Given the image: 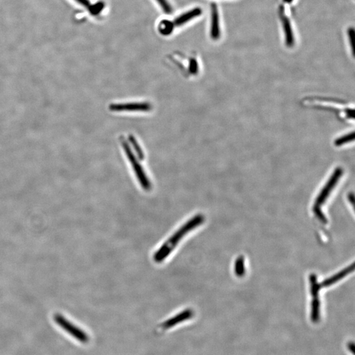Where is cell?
<instances>
[{"label": "cell", "instance_id": "15", "mask_svg": "<svg viewBox=\"0 0 355 355\" xmlns=\"http://www.w3.org/2000/svg\"><path fill=\"white\" fill-rule=\"evenodd\" d=\"M75 1H77L78 3L80 4V5L84 6V7H86L90 8L91 6L90 1H89V0H75Z\"/></svg>", "mask_w": 355, "mask_h": 355}, {"label": "cell", "instance_id": "12", "mask_svg": "<svg viewBox=\"0 0 355 355\" xmlns=\"http://www.w3.org/2000/svg\"><path fill=\"white\" fill-rule=\"evenodd\" d=\"M165 13L170 14L172 13V7L167 0H156Z\"/></svg>", "mask_w": 355, "mask_h": 355}, {"label": "cell", "instance_id": "4", "mask_svg": "<svg viewBox=\"0 0 355 355\" xmlns=\"http://www.w3.org/2000/svg\"><path fill=\"white\" fill-rule=\"evenodd\" d=\"M193 316V311L191 309H187L183 310V312H179L177 315L173 316V318H169V320L163 322L161 324V328L163 330H168L171 328H173L175 326L178 325L181 322L190 319Z\"/></svg>", "mask_w": 355, "mask_h": 355}, {"label": "cell", "instance_id": "10", "mask_svg": "<svg viewBox=\"0 0 355 355\" xmlns=\"http://www.w3.org/2000/svg\"><path fill=\"white\" fill-rule=\"evenodd\" d=\"M173 28H174V24L171 21H163L159 25V29L161 34L168 35L172 32Z\"/></svg>", "mask_w": 355, "mask_h": 355}, {"label": "cell", "instance_id": "13", "mask_svg": "<svg viewBox=\"0 0 355 355\" xmlns=\"http://www.w3.org/2000/svg\"><path fill=\"white\" fill-rule=\"evenodd\" d=\"M103 7H104V6L102 5V4H101V5H98V4H97L96 5H91L90 8H89V10H90L91 13L96 15V14L98 13L99 12L102 10Z\"/></svg>", "mask_w": 355, "mask_h": 355}, {"label": "cell", "instance_id": "7", "mask_svg": "<svg viewBox=\"0 0 355 355\" xmlns=\"http://www.w3.org/2000/svg\"><path fill=\"white\" fill-rule=\"evenodd\" d=\"M354 265H353L352 267H348L346 269L343 270L342 271L339 272L336 275L333 276L332 277L329 278L328 280H326L325 281L322 282V284H320V286L328 287V286L333 285V284L336 283L339 280H342L343 278L348 275L351 270H354Z\"/></svg>", "mask_w": 355, "mask_h": 355}, {"label": "cell", "instance_id": "6", "mask_svg": "<svg viewBox=\"0 0 355 355\" xmlns=\"http://www.w3.org/2000/svg\"><path fill=\"white\" fill-rule=\"evenodd\" d=\"M201 13H202V11H201L200 8H195V9L190 10V11L187 12V13L179 16V17L175 20L173 24H174L175 26L182 25L183 24L187 23V22L190 21V20L198 17V16L201 15Z\"/></svg>", "mask_w": 355, "mask_h": 355}, {"label": "cell", "instance_id": "1", "mask_svg": "<svg viewBox=\"0 0 355 355\" xmlns=\"http://www.w3.org/2000/svg\"><path fill=\"white\" fill-rule=\"evenodd\" d=\"M205 221V217L202 215H197L191 218L187 223L167 239L160 248L153 255V261L155 263H159L164 261L172 253L173 250L176 248L177 245L185 235L190 233L191 231L196 229L199 226L202 225Z\"/></svg>", "mask_w": 355, "mask_h": 355}, {"label": "cell", "instance_id": "8", "mask_svg": "<svg viewBox=\"0 0 355 355\" xmlns=\"http://www.w3.org/2000/svg\"><path fill=\"white\" fill-rule=\"evenodd\" d=\"M282 24H283L284 34L286 36V43L289 47H291L294 44V37L291 23L288 18L284 17L282 19Z\"/></svg>", "mask_w": 355, "mask_h": 355}, {"label": "cell", "instance_id": "14", "mask_svg": "<svg viewBox=\"0 0 355 355\" xmlns=\"http://www.w3.org/2000/svg\"><path fill=\"white\" fill-rule=\"evenodd\" d=\"M349 37H350L351 45L353 50V52H354V40H355V31L354 29H351L348 31Z\"/></svg>", "mask_w": 355, "mask_h": 355}, {"label": "cell", "instance_id": "5", "mask_svg": "<svg viewBox=\"0 0 355 355\" xmlns=\"http://www.w3.org/2000/svg\"><path fill=\"white\" fill-rule=\"evenodd\" d=\"M211 36L212 39L218 40L221 36L220 30L219 14L215 4L211 5Z\"/></svg>", "mask_w": 355, "mask_h": 355}, {"label": "cell", "instance_id": "2", "mask_svg": "<svg viewBox=\"0 0 355 355\" xmlns=\"http://www.w3.org/2000/svg\"><path fill=\"white\" fill-rule=\"evenodd\" d=\"M54 319H55L56 323L60 328L63 329L64 330H65L66 332L71 335L73 338L79 341L80 342L82 343V344H86V343L88 342L89 337L88 335L83 330H80L78 327L74 326L71 322L66 320L63 316L60 315V314H56Z\"/></svg>", "mask_w": 355, "mask_h": 355}, {"label": "cell", "instance_id": "9", "mask_svg": "<svg viewBox=\"0 0 355 355\" xmlns=\"http://www.w3.org/2000/svg\"><path fill=\"white\" fill-rule=\"evenodd\" d=\"M355 139V132H352L348 133V134H345L344 136L340 137L338 139H336L335 141V146H342L345 144H348L351 142L354 141Z\"/></svg>", "mask_w": 355, "mask_h": 355}, {"label": "cell", "instance_id": "3", "mask_svg": "<svg viewBox=\"0 0 355 355\" xmlns=\"http://www.w3.org/2000/svg\"><path fill=\"white\" fill-rule=\"evenodd\" d=\"M342 175L343 169L341 167L336 168V170L332 173V176H331L329 180L327 181L325 186L322 188L317 198H316L314 207H320L323 203H325L327 198H328L333 189L334 188V187L336 186L337 183L340 180Z\"/></svg>", "mask_w": 355, "mask_h": 355}, {"label": "cell", "instance_id": "11", "mask_svg": "<svg viewBox=\"0 0 355 355\" xmlns=\"http://www.w3.org/2000/svg\"><path fill=\"white\" fill-rule=\"evenodd\" d=\"M245 270L244 268V261L243 258L241 257L237 259L236 264V273L237 276H241Z\"/></svg>", "mask_w": 355, "mask_h": 355}]
</instances>
